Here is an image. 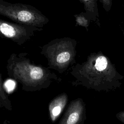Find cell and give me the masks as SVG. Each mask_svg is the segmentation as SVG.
<instances>
[{
  "instance_id": "4fadbf2b",
  "label": "cell",
  "mask_w": 124,
  "mask_h": 124,
  "mask_svg": "<svg viewBox=\"0 0 124 124\" xmlns=\"http://www.w3.org/2000/svg\"><path fill=\"white\" fill-rule=\"evenodd\" d=\"M123 26H124V21H123Z\"/></svg>"
},
{
  "instance_id": "7c38bea8",
  "label": "cell",
  "mask_w": 124,
  "mask_h": 124,
  "mask_svg": "<svg viewBox=\"0 0 124 124\" xmlns=\"http://www.w3.org/2000/svg\"><path fill=\"white\" fill-rule=\"evenodd\" d=\"M116 117L119 121L124 124V111H121L117 113L116 115Z\"/></svg>"
},
{
  "instance_id": "277c9868",
  "label": "cell",
  "mask_w": 124,
  "mask_h": 124,
  "mask_svg": "<svg viewBox=\"0 0 124 124\" xmlns=\"http://www.w3.org/2000/svg\"><path fill=\"white\" fill-rule=\"evenodd\" d=\"M0 15L15 23L42 28L49 19L35 7L20 3H11L0 0Z\"/></svg>"
},
{
  "instance_id": "7a4b0ae2",
  "label": "cell",
  "mask_w": 124,
  "mask_h": 124,
  "mask_svg": "<svg viewBox=\"0 0 124 124\" xmlns=\"http://www.w3.org/2000/svg\"><path fill=\"white\" fill-rule=\"evenodd\" d=\"M28 53H12L7 61L8 76L19 83L23 90L36 92L48 88L53 82H61L62 79L48 67L32 63L27 57Z\"/></svg>"
},
{
  "instance_id": "6da1fadb",
  "label": "cell",
  "mask_w": 124,
  "mask_h": 124,
  "mask_svg": "<svg viewBox=\"0 0 124 124\" xmlns=\"http://www.w3.org/2000/svg\"><path fill=\"white\" fill-rule=\"evenodd\" d=\"M70 73L75 78L73 86H81L99 92L119 88L124 78L101 51L91 53L85 62L72 66Z\"/></svg>"
},
{
  "instance_id": "ba28073f",
  "label": "cell",
  "mask_w": 124,
  "mask_h": 124,
  "mask_svg": "<svg viewBox=\"0 0 124 124\" xmlns=\"http://www.w3.org/2000/svg\"><path fill=\"white\" fill-rule=\"evenodd\" d=\"M83 5L84 12L90 19L98 27H101L97 0H78Z\"/></svg>"
},
{
  "instance_id": "52a82bcc",
  "label": "cell",
  "mask_w": 124,
  "mask_h": 124,
  "mask_svg": "<svg viewBox=\"0 0 124 124\" xmlns=\"http://www.w3.org/2000/svg\"><path fill=\"white\" fill-rule=\"evenodd\" d=\"M68 100L67 94L63 93L54 97L48 106L49 115L51 122H55L63 112Z\"/></svg>"
},
{
  "instance_id": "30bf717a",
  "label": "cell",
  "mask_w": 124,
  "mask_h": 124,
  "mask_svg": "<svg viewBox=\"0 0 124 124\" xmlns=\"http://www.w3.org/2000/svg\"><path fill=\"white\" fill-rule=\"evenodd\" d=\"M75 18L76 26H81L85 28L88 31L89 30V27L90 26L91 21L87 16L85 12H81L80 13L76 14L74 16Z\"/></svg>"
},
{
  "instance_id": "3957f363",
  "label": "cell",
  "mask_w": 124,
  "mask_h": 124,
  "mask_svg": "<svg viewBox=\"0 0 124 124\" xmlns=\"http://www.w3.org/2000/svg\"><path fill=\"white\" fill-rule=\"evenodd\" d=\"M77 45L72 38H56L43 46L40 53L46 58L49 69L62 74L76 63Z\"/></svg>"
},
{
  "instance_id": "8fae6325",
  "label": "cell",
  "mask_w": 124,
  "mask_h": 124,
  "mask_svg": "<svg viewBox=\"0 0 124 124\" xmlns=\"http://www.w3.org/2000/svg\"><path fill=\"white\" fill-rule=\"evenodd\" d=\"M99 1L106 12H108L110 11L112 6V0H99Z\"/></svg>"
},
{
  "instance_id": "8992f818",
  "label": "cell",
  "mask_w": 124,
  "mask_h": 124,
  "mask_svg": "<svg viewBox=\"0 0 124 124\" xmlns=\"http://www.w3.org/2000/svg\"><path fill=\"white\" fill-rule=\"evenodd\" d=\"M86 118L85 103L78 98L70 102L58 124H84Z\"/></svg>"
},
{
  "instance_id": "9c48e42d",
  "label": "cell",
  "mask_w": 124,
  "mask_h": 124,
  "mask_svg": "<svg viewBox=\"0 0 124 124\" xmlns=\"http://www.w3.org/2000/svg\"><path fill=\"white\" fill-rule=\"evenodd\" d=\"M4 108L9 111L12 109L11 101L3 89L2 79L0 73V108Z\"/></svg>"
},
{
  "instance_id": "5b68a950",
  "label": "cell",
  "mask_w": 124,
  "mask_h": 124,
  "mask_svg": "<svg viewBox=\"0 0 124 124\" xmlns=\"http://www.w3.org/2000/svg\"><path fill=\"white\" fill-rule=\"evenodd\" d=\"M42 28L13 23L0 19V37L9 39L21 46L33 37Z\"/></svg>"
}]
</instances>
